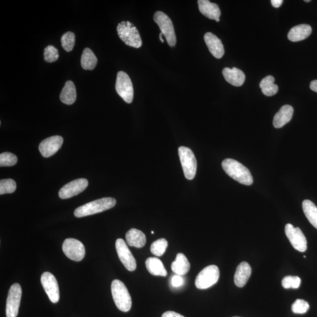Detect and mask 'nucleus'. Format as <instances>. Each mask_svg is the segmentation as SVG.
<instances>
[{"instance_id": "f257e3e1", "label": "nucleus", "mask_w": 317, "mask_h": 317, "mask_svg": "<svg viewBox=\"0 0 317 317\" xmlns=\"http://www.w3.org/2000/svg\"><path fill=\"white\" fill-rule=\"evenodd\" d=\"M224 171L239 183L250 186L253 183V176L246 166L232 158H226L222 162Z\"/></svg>"}, {"instance_id": "f03ea898", "label": "nucleus", "mask_w": 317, "mask_h": 317, "mask_svg": "<svg viewBox=\"0 0 317 317\" xmlns=\"http://www.w3.org/2000/svg\"><path fill=\"white\" fill-rule=\"evenodd\" d=\"M117 201L112 198L95 200L77 208L74 212V215L75 217L80 218L99 214L114 207Z\"/></svg>"}, {"instance_id": "7ed1b4c3", "label": "nucleus", "mask_w": 317, "mask_h": 317, "mask_svg": "<svg viewBox=\"0 0 317 317\" xmlns=\"http://www.w3.org/2000/svg\"><path fill=\"white\" fill-rule=\"evenodd\" d=\"M111 292L119 310L123 312L129 311L132 307V299L124 283L119 280H114L112 282Z\"/></svg>"}, {"instance_id": "20e7f679", "label": "nucleus", "mask_w": 317, "mask_h": 317, "mask_svg": "<svg viewBox=\"0 0 317 317\" xmlns=\"http://www.w3.org/2000/svg\"><path fill=\"white\" fill-rule=\"evenodd\" d=\"M120 38L127 45L135 48L141 47L142 42L137 27L129 21H122L117 26Z\"/></svg>"}, {"instance_id": "39448f33", "label": "nucleus", "mask_w": 317, "mask_h": 317, "mask_svg": "<svg viewBox=\"0 0 317 317\" xmlns=\"http://www.w3.org/2000/svg\"><path fill=\"white\" fill-rule=\"evenodd\" d=\"M154 21L156 23L165 37L170 46H175L176 44V37L175 29L171 18L162 11H157L154 14Z\"/></svg>"}, {"instance_id": "423d86ee", "label": "nucleus", "mask_w": 317, "mask_h": 317, "mask_svg": "<svg viewBox=\"0 0 317 317\" xmlns=\"http://www.w3.org/2000/svg\"><path fill=\"white\" fill-rule=\"evenodd\" d=\"M178 152L186 178L194 179L197 171V161L194 153L191 149L184 146L180 147Z\"/></svg>"}, {"instance_id": "0eeeda50", "label": "nucleus", "mask_w": 317, "mask_h": 317, "mask_svg": "<svg viewBox=\"0 0 317 317\" xmlns=\"http://www.w3.org/2000/svg\"><path fill=\"white\" fill-rule=\"evenodd\" d=\"M220 272L218 266L210 265L201 271L195 280L196 287L204 289L210 288L217 283L219 279Z\"/></svg>"}, {"instance_id": "6e6552de", "label": "nucleus", "mask_w": 317, "mask_h": 317, "mask_svg": "<svg viewBox=\"0 0 317 317\" xmlns=\"http://www.w3.org/2000/svg\"><path fill=\"white\" fill-rule=\"evenodd\" d=\"M118 94L127 103H132L134 99V87L132 81L127 73L119 71L115 85Z\"/></svg>"}, {"instance_id": "1a4fd4ad", "label": "nucleus", "mask_w": 317, "mask_h": 317, "mask_svg": "<svg viewBox=\"0 0 317 317\" xmlns=\"http://www.w3.org/2000/svg\"><path fill=\"white\" fill-rule=\"evenodd\" d=\"M22 289L20 284L15 283L11 286L6 304L7 317H17L20 306Z\"/></svg>"}, {"instance_id": "9d476101", "label": "nucleus", "mask_w": 317, "mask_h": 317, "mask_svg": "<svg viewBox=\"0 0 317 317\" xmlns=\"http://www.w3.org/2000/svg\"><path fill=\"white\" fill-rule=\"evenodd\" d=\"M63 250L68 258L75 261L83 260L86 255V248L83 243L75 239L65 240L63 245Z\"/></svg>"}, {"instance_id": "9b49d317", "label": "nucleus", "mask_w": 317, "mask_h": 317, "mask_svg": "<svg viewBox=\"0 0 317 317\" xmlns=\"http://www.w3.org/2000/svg\"><path fill=\"white\" fill-rule=\"evenodd\" d=\"M285 233L294 248L300 252H305L307 250V240L299 227H295L292 224H287L285 226Z\"/></svg>"}, {"instance_id": "f8f14e48", "label": "nucleus", "mask_w": 317, "mask_h": 317, "mask_svg": "<svg viewBox=\"0 0 317 317\" xmlns=\"http://www.w3.org/2000/svg\"><path fill=\"white\" fill-rule=\"evenodd\" d=\"M116 250L119 260L125 268L129 272H134L137 269V262L125 242L122 239H118L115 243Z\"/></svg>"}, {"instance_id": "ddd939ff", "label": "nucleus", "mask_w": 317, "mask_h": 317, "mask_svg": "<svg viewBox=\"0 0 317 317\" xmlns=\"http://www.w3.org/2000/svg\"><path fill=\"white\" fill-rule=\"evenodd\" d=\"M41 282L49 300L53 303L59 302L60 300L59 286L56 278L53 274L49 272L44 273L42 274Z\"/></svg>"}, {"instance_id": "4468645a", "label": "nucleus", "mask_w": 317, "mask_h": 317, "mask_svg": "<svg viewBox=\"0 0 317 317\" xmlns=\"http://www.w3.org/2000/svg\"><path fill=\"white\" fill-rule=\"evenodd\" d=\"M88 186V181L86 179L81 178L70 181L60 189V198L67 199L78 195L86 190Z\"/></svg>"}, {"instance_id": "2eb2a0df", "label": "nucleus", "mask_w": 317, "mask_h": 317, "mask_svg": "<svg viewBox=\"0 0 317 317\" xmlns=\"http://www.w3.org/2000/svg\"><path fill=\"white\" fill-rule=\"evenodd\" d=\"M64 139L60 136H53L44 139L41 142L39 150L42 156L49 157L56 153L63 145Z\"/></svg>"}, {"instance_id": "dca6fc26", "label": "nucleus", "mask_w": 317, "mask_h": 317, "mask_svg": "<svg viewBox=\"0 0 317 317\" xmlns=\"http://www.w3.org/2000/svg\"><path fill=\"white\" fill-rule=\"evenodd\" d=\"M204 40L212 55L216 59H221L225 54V49L221 40L212 33L205 34Z\"/></svg>"}, {"instance_id": "f3484780", "label": "nucleus", "mask_w": 317, "mask_h": 317, "mask_svg": "<svg viewBox=\"0 0 317 317\" xmlns=\"http://www.w3.org/2000/svg\"><path fill=\"white\" fill-rule=\"evenodd\" d=\"M198 3L200 12L204 16L210 19V20H215L217 22L220 21L221 11L216 4L212 3L208 0H199Z\"/></svg>"}, {"instance_id": "a211bd4d", "label": "nucleus", "mask_w": 317, "mask_h": 317, "mask_svg": "<svg viewBox=\"0 0 317 317\" xmlns=\"http://www.w3.org/2000/svg\"><path fill=\"white\" fill-rule=\"evenodd\" d=\"M223 75L227 83L235 87H241L245 81V75L241 69L237 68L223 69Z\"/></svg>"}, {"instance_id": "6ab92c4d", "label": "nucleus", "mask_w": 317, "mask_h": 317, "mask_svg": "<svg viewBox=\"0 0 317 317\" xmlns=\"http://www.w3.org/2000/svg\"><path fill=\"white\" fill-rule=\"evenodd\" d=\"M251 274V268L248 262H242L237 268L234 277V283L238 287H243L248 281Z\"/></svg>"}, {"instance_id": "aec40b11", "label": "nucleus", "mask_w": 317, "mask_h": 317, "mask_svg": "<svg viewBox=\"0 0 317 317\" xmlns=\"http://www.w3.org/2000/svg\"><path fill=\"white\" fill-rule=\"evenodd\" d=\"M294 113L293 108L288 105L282 107L279 111L274 116L273 119V126L276 128H281L287 124L293 117Z\"/></svg>"}, {"instance_id": "412c9836", "label": "nucleus", "mask_w": 317, "mask_h": 317, "mask_svg": "<svg viewBox=\"0 0 317 317\" xmlns=\"http://www.w3.org/2000/svg\"><path fill=\"white\" fill-rule=\"evenodd\" d=\"M312 33L311 26L307 24H301L293 27L288 34L289 41L298 42L306 39Z\"/></svg>"}, {"instance_id": "4be33fe9", "label": "nucleus", "mask_w": 317, "mask_h": 317, "mask_svg": "<svg viewBox=\"0 0 317 317\" xmlns=\"http://www.w3.org/2000/svg\"><path fill=\"white\" fill-rule=\"evenodd\" d=\"M126 240L127 245L137 248H142L145 246L146 242L145 234L137 229H131L127 231Z\"/></svg>"}, {"instance_id": "5701e85b", "label": "nucleus", "mask_w": 317, "mask_h": 317, "mask_svg": "<svg viewBox=\"0 0 317 317\" xmlns=\"http://www.w3.org/2000/svg\"><path fill=\"white\" fill-rule=\"evenodd\" d=\"M191 265L187 257L182 253L177 254L175 260L172 262V271L180 276L187 274L190 270Z\"/></svg>"}, {"instance_id": "b1692460", "label": "nucleus", "mask_w": 317, "mask_h": 317, "mask_svg": "<svg viewBox=\"0 0 317 317\" xmlns=\"http://www.w3.org/2000/svg\"><path fill=\"white\" fill-rule=\"evenodd\" d=\"M145 265L147 270L152 275L162 277L167 276V271L160 259L149 257L146 260Z\"/></svg>"}, {"instance_id": "393cba45", "label": "nucleus", "mask_w": 317, "mask_h": 317, "mask_svg": "<svg viewBox=\"0 0 317 317\" xmlns=\"http://www.w3.org/2000/svg\"><path fill=\"white\" fill-rule=\"evenodd\" d=\"M76 99V91L74 84L71 81H68L62 90L60 99L66 105H72Z\"/></svg>"}, {"instance_id": "a878e982", "label": "nucleus", "mask_w": 317, "mask_h": 317, "mask_svg": "<svg viewBox=\"0 0 317 317\" xmlns=\"http://www.w3.org/2000/svg\"><path fill=\"white\" fill-rule=\"evenodd\" d=\"M81 66L86 70H93L98 63L97 58L91 49L86 48L81 56Z\"/></svg>"}, {"instance_id": "bb28decb", "label": "nucleus", "mask_w": 317, "mask_h": 317, "mask_svg": "<svg viewBox=\"0 0 317 317\" xmlns=\"http://www.w3.org/2000/svg\"><path fill=\"white\" fill-rule=\"evenodd\" d=\"M303 209L308 221L317 229V207L311 200H305L303 202Z\"/></svg>"}, {"instance_id": "cd10ccee", "label": "nucleus", "mask_w": 317, "mask_h": 317, "mask_svg": "<svg viewBox=\"0 0 317 317\" xmlns=\"http://www.w3.org/2000/svg\"><path fill=\"white\" fill-rule=\"evenodd\" d=\"M274 78L273 76L269 75L262 79L260 83V88L262 94L268 96L276 95L278 90V87L274 84Z\"/></svg>"}, {"instance_id": "c85d7f7f", "label": "nucleus", "mask_w": 317, "mask_h": 317, "mask_svg": "<svg viewBox=\"0 0 317 317\" xmlns=\"http://www.w3.org/2000/svg\"><path fill=\"white\" fill-rule=\"evenodd\" d=\"M168 243L165 239H160L154 242L150 246V251L156 256L161 257L167 249Z\"/></svg>"}, {"instance_id": "c756f323", "label": "nucleus", "mask_w": 317, "mask_h": 317, "mask_svg": "<svg viewBox=\"0 0 317 317\" xmlns=\"http://www.w3.org/2000/svg\"><path fill=\"white\" fill-rule=\"evenodd\" d=\"M61 44L63 48L67 52H70L74 47L75 36L74 33L67 32L61 38Z\"/></svg>"}, {"instance_id": "7c9ffc66", "label": "nucleus", "mask_w": 317, "mask_h": 317, "mask_svg": "<svg viewBox=\"0 0 317 317\" xmlns=\"http://www.w3.org/2000/svg\"><path fill=\"white\" fill-rule=\"evenodd\" d=\"M17 184L13 179H3L0 181V195L14 193L16 190Z\"/></svg>"}, {"instance_id": "2f4dec72", "label": "nucleus", "mask_w": 317, "mask_h": 317, "mask_svg": "<svg viewBox=\"0 0 317 317\" xmlns=\"http://www.w3.org/2000/svg\"><path fill=\"white\" fill-rule=\"evenodd\" d=\"M17 157L10 152L2 153L0 154V166H13L17 163Z\"/></svg>"}, {"instance_id": "473e14b6", "label": "nucleus", "mask_w": 317, "mask_h": 317, "mask_svg": "<svg viewBox=\"0 0 317 317\" xmlns=\"http://www.w3.org/2000/svg\"><path fill=\"white\" fill-rule=\"evenodd\" d=\"M310 308V305L306 301L297 299L292 306V310L295 314H303L306 313Z\"/></svg>"}, {"instance_id": "72a5a7b5", "label": "nucleus", "mask_w": 317, "mask_h": 317, "mask_svg": "<svg viewBox=\"0 0 317 317\" xmlns=\"http://www.w3.org/2000/svg\"><path fill=\"white\" fill-rule=\"evenodd\" d=\"M301 278L298 276H286L282 280V285L285 289H296L300 287Z\"/></svg>"}, {"instance_id": "f704fd0d", "label": "nucleus", "mask_w": 317, "mask_h": 317, "mask_svg": "<svg viewBox=\"0 0 317 317\" xmlns=\"http://www.w3.org/2000/svg\"><path fill=\"white\" fill-rule=\"evenodd\" d=\"M44 60L47 63H51L59 59L58 49L52 45H48L44 49Z\"/></svg>"}, {"instance_id": "c9c22d12", "label": "nucleus", "mask_w": 317, "mask_h": 317, "mask_svg": "<svg viewBox=\"0 0 317 317\" xmlns=\"http://www.w3.org/2000/svg\"><path fill=\"white\" fill-rule=\"evenodd\" d=\"M184 283V279L182 276L176 274L171 278V284L174 288H179Z\"/></svg>"}, {"instance_id": "e433bc0d", "label": "nucleus", "mask_w": 317, "mask_h": 317, "mask_svg": "<svg viewBox=\"0 0 317 317\" xmlns=\"http://www.w3.org/2000/svg\"><path fill=\"white\" fill-rule=\"evenodd\" d=\"M162 317H184L182 315L179 314L176 312L169 311L164 313Z\"/></svg>"}, {"instance_id": "4c0bfd02", "label": "nucleus", "mask_w": 317, "mask_h": 317, "mask_svg": "<svg viewBox=\"0 0 317 317\" xmlns=\"http://www.w3.org/2000/svg\"><path fill=\"white\" fill-rule=\"evenodd\" d=\"M272 5L274 7L278 8L280 7L282 4H283V0H272Z\"/></svg>"}, {"instance_id": "58836bf2", "label": "nucleus", "mask_w": 317, "mask_h": 317, "mask_svg": "<svg viewBox=\"0 0 317 317\" xmlns=\"http://www.w3.org/2000/svg\"><path fill=\"white\" fill-rule=\"evenodd\" d=\"M311 90L317 92V80L312 81L310 84Z\"/></svg>"}, {"instance_id": "ea45409f", "label": "nucleus", "mask_w": 317, "mask_h": 317, "mask_svg": "<svg viewBox=\"0 0 317 317\" xmlns=\"http://www.w3.org/2000/svg\"><path fill=\"white\" fill-rule=\"evenodd\" d=\"M163 36H164L163 34L161 33L160 34V39H161V41H162V42H163V43H164V38H163Z\"/></svg>"}, {"instance_id": "a19ab883", "label": "nucleus", "mask_w": 317, "mask_h": 317, "mask_svg": "<svg viewBox=\"0 0 317 317\" xmlns=\"http://www.w3.org/2000/svg\"><path fill=\"white\" fill-rule=\"evenodd\" d=\"M305 2H310V0H308V1H305Z\"/></svg>"}, {"instance_id": "79ce46f5", "label": "nucleus", "mask_w": 317, "mask_h": 317, "mask_svg": "<svg viewBox=\"0 0 317 317\" xmlns=\"http://www.w3.org/2000/svg\"><path fill=\"white\" fill-rule=\"evenodd\" d=\"M152 234H154V231H152Z\"/></svg>"}, {"instance_id": "37998d69", "label": "nucleus", "mask_w": 317, "mask_h": 317, "mask_svg": "<svg viewBox=\"0 0 317 317\" xmlns=\"http://www.w3.org/2000/svg\"><path fill=\"white\" fill-rule=\"evenodd\" d=\"M234 317H240V316H234Z\"/></svg>"}]
</instances>
